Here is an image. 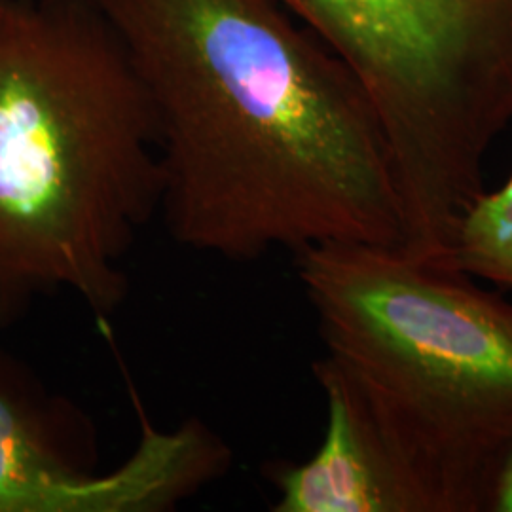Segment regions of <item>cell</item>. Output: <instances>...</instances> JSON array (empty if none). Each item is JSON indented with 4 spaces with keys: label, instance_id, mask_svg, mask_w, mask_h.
Listing matches in <instances>:
<instances>
[{
    "label": "cell",
    "instance_id": "1",
    "mask_svg": "<svg viewBox=\"0 0 512 512\" xmlns=\"http://www.w3.org/2000/svg\"><path fill=\"white\" fill-rule=\"evenodd\" d=\"M156 124L169 234L255 260L401 245L384 131L348 65L277 0H95Z\"/></svg>",
    "mask_w": 512,
    "mask_h": 512
},
{
    "label": "cell",
    "instance_id": "2",
    "mask_svg": "<svg viewBox=\"0 0 512 512\" xmlns=\"http://www.w3.org/2000/svg\"><path fill=\"white\" fill-rule=\"evenodd\" d=\"M147 92L95 0H0V327L71 293L99 317L160 213Z\"/></svg>",
    "mask_w": 512,
    "mask_h": 512
},
{
    "label": "cell",
    "instance_id": "3",
    "mask_svg": "<svg viewBox=\"0 0 512 512\" xmlns=\"http://www.w3.org/2000/svg\"><path fill=\"white\" fill-rule=\"evenodd\" d=\"M327 357L361 389L429 512H488L512 452V302L397 245L296 253Z\"/></svg>",
    "mask_w": 512,
    "mask_h": 512
},
{
    "label": "cell",
    "instance_id": "4",
    "mask_svg": "<svg viewBox=\"0 0 512 512\" xmlns=\"http://www.w3.org/2000/svg\"><path fill=\"white\" fill-rule=\"evenodd\" d=\"M338 55L376 112L403 239L446 251L512 122V0H277Z\"/></svg>",
    "mask_w": 512,
    "mask_h": 512
},
{
    "label": "cell",
    "instance_id": "5",
    "mask_svg": "<svg viewBox=\"0 0 512 512\" xmlns=\"http://www.w3.org/2000/svg\"><path fill=\"white\" fill-rule=\"evenodd\" d=\"M141 439L107 475L78 471L42 412L0 378V512H160L215 480L228 448L200 421L160 431L141 416Z\"/></svg>",
    "mask_w": 512,
    "mask_h": 512
},
{
    "label": "cell",
    "instance_id": "6",
    "mask_svg": "<svg viewBox=\"0 0 512 512\" xmlns=\"http://www.w3.org/2000/svg\"><path fill=\"white\" fill-rule=\"evenodd\" d=\"M327 423L319 448L274 473L275 512H429L361 389L330 357L313 363Z\"/></svg>",
    "mask_w": 512,
    "mask_h": 512
},
{
    "label": "cell",
    "instance_id": "7",
    "mask_svg": "<svg viewBox=\"0 0 512 512\" xmlns=\"http://www.w3.org/2000/svg\"><path fill=\"white\" fill-rule=\"evenodd\" d=\"M452 266L512 289V175L482 192L459 228Z\"/></svg>",
    "mask_w": 512,
    "mask_h": 512
},
{
    "label": "cell",
    "instance_id": "8",
    "mask_svg": "<svg viewBox=\"0 0 512 512\" xmlns=\"http://www.w3.org/2000/svg\"><path fill=\"white\" fill-rule=\"evenodd\" d=\"M488 512H512V452L497 475Z\"/></svg>",
    "mask_w": 512,
    "mask_h": 512
}]
</instances>
